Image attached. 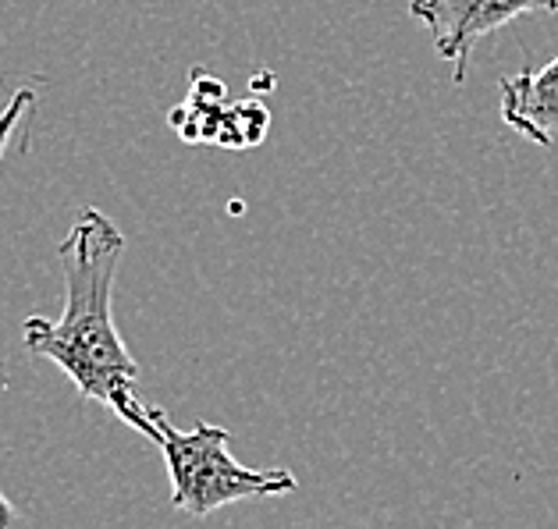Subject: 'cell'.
Instances as JSON below:
<instances>
[{"instance_id": "52a82bcc", "label": "cell", "mask_w": 558, "mask_h": 529, "mask_svg": "<svg viewBox=\"0 0 558 529\" xmlns=\"http://www.w3.org/2000/svg\"><path fill=\"white\" fill-rule=\"evenodd\" d=\"M0 529H36L29 519H25V512L4 491H0Z\"/></svg>"}, {"instance_id": "7a4b0ae2", "label": "cell", "mask_w": 558, "mask_h": 529, "mask_svg": "<svg viewBox=\"0 0 558 529\" xmlns=\"http://www.w3.org/2000/svg\"><path fill=\"white\" fill-rule=\"evenodd\" d=\"M149 441L160 447L171 477V505L185 515H210L250 497H281L295 491L289 469H250L231 455V433L199 419L193 430H179L165 409L149 405Z\"/></svg>"}, {"instance_id": "277c9868", "label": "cell", "mask_w": 558, "mask_h": 529, "mask_svg": "<svg viewBox=\"0 0 558 529\" xmlns=\"http://www.w3.org/2000/svg\"><path fill=\"white\" fill-rule=\"evenodd\" d=\"M171 125L185 143H217V146H256L264 143L270 114L260 103H228L225 86L203 67L193 72V93L182 107L171 111Z\"/></svg>"}, {"instance_id": "8992f818", "label": "cell", "mask_w": 558, "mask_h": 529, "mask_svg": "<svg viewBox=\"0 0 558 529\" xmlns=\"http://www.w3.org/2000/svg\"><path fill=\"white\" fill-rule=\"evenodd\" d=\"M36 103V89H15V97H11L8 103H4V111H0V160H4V153H8V146H11V139H15V132H19V125H22V118L29 114V107Z\"/></svg>"}, {"instance_id": "6da1fadb", "label": "cell", "mask_w": 558, "mask_h": 529, "mask_svg": "<svg viewBox=\"0 0 558 529\" xmlns=\"http://www.w3.org/2000/svg\"><path fill=\"white\" fill-rule=\"evenodd\" d=\"M64 274V313L29 317L22 342L33 356L58 362L86 402L107 405L121 423L149 438V402L135 395L132 352L114 328V278L125 260V235L100 210H83L58 246Z\"/></svg>"}, {"instance_id": "3957f363", "label": "cell", "mask_w": 558, "mask_h": 529, "mask_svg": "<svg viewBox=\"0 0 558 529\" xmlns=\"http://www.w3.org/2000/svg\"><path fill=\"white\" fill-rule=\"evenodd\" d=\"M530 11H558V0H410V15L430 33L438 58L452 64L456 83H466L476 39Z\"/></svg>"}, {"instance_id": "ba28073f", "label": "cell", "mask_w": 558, "mask_h": 529, "mask_svg": "<svg viewBox=\"0 0 558 529\" xmlns=\"http://www.w3.org/2000/svg\"><path fill=\"white\" fill-rule=\"evenodd\" d=\"M0 387H8V373H4V366H0Z\"/></svg>"}, {"instance_id": "5b68a950", "label": "cell", "mask_w": 558, "mask_h": 529, "mask_svg": "<svg viewBox=\"0 0 558 529\" xmlns=\"http://www.w3.org/2000/svg\"><path fill=\"white\" fill-rule=\"evenodd\" d=\"M501 121L534 146H551L558 135V58L523 67L498 83Z\"/></svg>"}]
</instances>
